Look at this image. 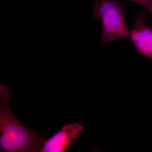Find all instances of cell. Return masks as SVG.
I'll return each mask as SVG.
<instances>
[{
	"label": "cell",
	"mask_w": 152,
	"mask_h": 152,
	"mask_svg": "<svg viewBox=\"0 0 152 152\" xmlns=\"http://www.w3.org/2000/svg\"><path fill=\"white\" fill-rule=\"evenodd\" d=\"M81 121L68 124L63 127L58 133L46 140L41 152H63L73 144L72 141L79 138V134L83 131Z\"/></svg>",
	"instance_id": "277c9868"
},
{
	"label": "cell",
	"mask_w": 152,
	"mask_h": 152,
	"mask_svg": "<svg viewBox=\"0 0 152 152\" xmlns=\"http://www.w3.org/2000/svg\"><path fill=\"white\" fill-rule=\"evenodd\" d=\"M137 3L148 10L152 15V0H127Z\"/></svg>",
	"instance_id": "5b68a950"
},
{
	"label": "cell",
	"mask_w": 152,
	"mask_h": 152,
	"mask_svg": "<svg viewBox=\"0 0 152 152\" xmlns=\"http://www.w3.org/2000/svg\"><path fill=\"white\" fill-rule=\"evenodd\" d=\"M147 17L143 12L135 19L129 38L139 53L152 59V28L147 24Z\"/></svg>",
	"instance_id": "3957f363"
},
{
	"label": "cell",
	"mask_w": 152,
	"mask_h": 152,
	"mask_svg": "<svg viewBox=\"0 0 152 152\" xmlns=\"http://www.w3.org/2000/svg\"><path fill=\"white\" fill-rule=\"evenodd\" d=\"M13 92L0 84L1 152H41L47 139L35 130L26 127L11 112L9 101Z\"/></svg>",
	"instance_id": "6da1fadb"
},
{
	"label": "cell",
	"mask_w": 152,
	"mask_h": 152,
	"mask_svg": "<svg viewBox=\"0 0 152 152\" xmlns=\"http://www.w3.org/2000/svg\"><path fill=\"white\" fill-rule=\"evenodd\" d=\"M127 12L125 3L118 0H96L95 2L92 9L93 16L102 23V46L113 41L129 38L130 31L125 22Z\"/></svg>",
	"instance_id": "7a4b0ae2"
}]
</instances>
